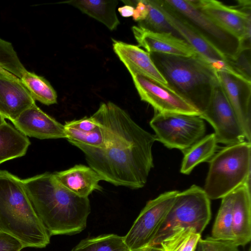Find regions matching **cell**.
Here are the masks:
<instances>
[{
  "label": "cell",
  "mask_w": 251,
  "mask_h": 251,
  "mask_svg": "<svg viewBox=\"0 0 251 251\" xmlns=\"http://www.w3.org/2000/svg\"><path fill=\"white\" fill-rule=\"evenodd\" d=\"M30 202L50 236L72 235L83 230L91 212L88 198L70 192L46 172L23 179Z\"/></svg>",
  "instance_id": "obj_2"
},
{
  "label": "cell",
  "mask_w": 251,
  "mask_h": 251,
  "mask_svg": "<svg viewBox=\"0 0 251 251\" xmlns=\"http://www.w3.org/2000/svg\"><path fill=\"white\" fill-rule=\"evenodd\" d=\"M134 251H162L159 246H146Z\"/></svg>",
  "instance_id": "obj_36"
},
{
  "label": "cell",
  "mask_w": 251,
  "mask_h": 251,
  "mask_svg": "<svg viewBox=\"0 0 251 251\" xmlns=\"http://www.w3.org/2000/svg\"><path fill=\"white\" fill-rule=\"evenodd\" d=\"M92 116L105 131L103 147L71 144L84 153L89 166L101 180L132 189L144 187L154 167L155 135L142 128L112 102L101 103Z\"/></svg>",
  "instance_id": "obj_1"
},
{
  "label": "cell",
  "mask_w": 251,
  "mask_h": 251,
  "mask_svg": "<svg viewBox=\"0 0 251 251\" xmlns=\"http://www.w3.org/2000/svg\"><path fill=\"white\" fill-rule=\"evenodd\" d=\"M113 49L130 74H138L165 85L167 82L151 55L138 46L112 39Z\"/></svg>",
  "instance_id": "obj_18"
},
{
  "label": "cell",
  "mask_w": 251,
  "mask_h": 251,
  "mask_svg": "<svg viewBox=\"0 0 251 251\" xmlns=\"http://www.w3.org/2000/svg\"><path fill=\"white\" fill-rule=\"evenodd\" d=\"M232 232L233 243L245 246L251 240V179L232 192Z\"/></svg>",
  "instance_id": "obj_19"
},
{
  "label": "cell",
  "mask_w": 251,
  "mask_h": 251,
  "mask_svg": "<svg viewBox=\"0 0 251 251\" xmlns=\"http://www.w3.org/2000/svg\"><path fill=\"white\" fill-rule=\"evenodd\" d=\"M150 54L167 85L201 114L203 112L219 84L216 71L198 54L191 56Z\"/></svg>",
  "instance_id": "obj_4"
},
{
  "label": "cell",
  "mask_w": 251,
  "mask_h": 251,
  "mask_svg": "<svg viewBox=\"0 0 251 251\" xmlns=\"http://www.w3.org/2000/svg\"><path fill=\"white\" fill-rule=\"evenodd\" d=\"M233 202L232 192L222 199V202L213 226L211 236L212 238L233 242Z\"/></svg>",
  "instance_id": "obj_24"
},
{
  "label": "cell",
  "mask_w": 251,
  "mask_h": 251,
  "mask_svg": "<svg viewBox=\"0 0 251 251\" xmlns=\"http://www.w3.org/2000/svg\"><path fill=\"white\" fill-rule=\"evenodd\" d=\"M217 142L214 133L204 136L184 151L180 173L189 175L200 163L207 161L214 155Z\"/></svg>",
  "instance_id": "obj_23"
},
{
  "label": "cell",
  "mask_w": 251,
  "mask_h": 251,
  "mask_svg": "<svg viewBox=\"0 0 251 251\" xmlns=\"http://www.w3.org/2000/svg\"><path fill=\"white\" fill-rule=\"evenodd\" d=\"M203 251H239L233 242L217 240L208 237L200 239Z\"/></svg>",
  "instance_id": "obj_31"
},
{
  "label": "cell",
  "mask_w": 251,
  "mask_h": 251,
  "mask_svg": "<svg viewBox=\"0 0 251 251\" xmlns=\"http://www.w3.org/2000/svg\"><path fill=\"white\" fill-rule=\"evenodd\" d=\"M145 1L148 7V14L144 20L138 23L137 26L154 32L171 33L181 38L169 24L155 0Z\"/></svg>",
  "instance_id": "obj_28"
},
{
  "label": "cell",
  "mask_w": 251,
  "mask_h": 251,
  "mask_svg": "<svg viewBox=\"0 0 251 251\" xmlns=\"http://www.w3.org/2000/svg\"><path fill=\"white\" fill-rule=\"evenodd\" d=\"M5 122L4 117L0 114V125L4 123Z\"/></svg>",
  "instance_id": "obj_39"
},
{
  "label": "cell",
  "mask_w": 251,
  "mask_h": 251,
  "mask_svg": "<svg viewBox=\"0 0 251 251\" xmlns=\"http://www.w3.org/2000/svg\"><path fill=\"white\" fill-rule=\"evenodd\" d=\"M199 116L213 126L217 143L228 146L246 141L243 127L220 83Z\"/></svg>",
  "instance_id": "obj_11"
},
{
  "label": "cell",
  "mask_w": 251,
  "mask_h": 251,
  "mask_svg": "<svg viewBox=\"0 0 251 251\" xmlns=\"http://www.w3.org/2000/svg\"><path fill=\"white\" fill-rule=\"evenodd\" d=\"M20 79L35 100L47 105L57 103L56 91L43 77L26 71Z\"/></svg>",
  "instance_id": "obj_25"
},
{
  "label": "cell",
  "mask_w": 251,
  "mask_h": 251,
  "mask_svg": "<svg viewBox=\"0 0 251 251\" xmlns=\"http://www.w3.org/2000/svg\"><path fill=\"white\" fill-rule=\"evenodd\" d=\"M209 162L203 190L210 200L222 199L251 179V142L226 146Z\"/></svg>",
  "instance_id": "obj_5"
},
{
  "label": "cell",
  "mask_w": 251,
  "mask_h": 251,
  "mask_svg": "<svg viewBox=\"0 0 251 251\" xmlns=\"http://www.w3.org/2000/svg\"><path fill=\"white\" fill-rule=\"evenodd\" d=\"M163 0L227 60L234 59L242 51L241 41L214 24L195 6L193 0Z\"/></svg>",
  "instance_id": "obj_8"
},
{
  "label": "cell",
  "mask_w": 251,
  "mask_h": 251,
  "mask_svg": "<svg viewBox=\"0 0 251 251\" xmlns=\"http://www.w3.org/2000/svg\"><path fill=\"white\" fill-rule=\"evenodd\" d=\"M134 7L125 4L124 6L120 7L118 11L120 15L125 18L132 17L134 13Z\"/></svg>",
  "instance_id": "obj_35"
},
{
  "label": "cell",
  "mask_w": 251,
  "mask_h": 251,
  "mask_svg": "<svg viewBox=\"0 0 251 251\" xmlns=\"http://www.w3.org/2000/svg\"><path fill=\"white\" fill-rule=\"evenodd\" d=\"M138 47L149 53L191 56L198 54L184 40L171 33L152 31L138 26L131 28Z\"/></svg>",
  "instance_id": "obj_16"
},
{
  "label": "cell",
  "mask_w": 251,
  "mask_h": 251,
  "mask_svg": "<svg viewBox=\"0 0 251 251\" xmlns=\"http://www.w3.org/2000/svg\"><path fill=\"white\" fill-rule=\"evenodd\" d=\"M56 180L64 188L74 194L83 198L94 191H102L99 185L100 176L90 167L78 164L73 167L53 173Z\"/></svg>",
  "instance_id": "obj_20"
},
{
  "label": "cell",
  "mask_w": 251,
  "mask_h": 251,
  "mask_svg": "<svg viewBox=\"0 0 251 251\" xmlns=\"http://www.w3.org/2000/svg\"><path fill=\"white\" fill-rule=\"evenodd\" d=\"M210 200L203 189L196 185L179 192L159 230L149 246H159L164 239L181 228H193L201 234L211 219Z\"/></svg>",
  "instance_id": "obj_6"
},
{
  "label": "cell",
  "mask_w": 251,
  "mask_h": 251,
  "mask_svg": "<svg viewBox=\"0 0 251 251\" xmlns=\"http://www.w3.org/2000/svg\"><path fill=\"white\" fill-rule=\"evenodd\" d=\"M12 123L27 137L42 140L66 139L64 125L46 114L36 104L22 112Z\"/></svg>",
  "instance_id": "obj_15"
},
{
  "label": "cell",
  "mask_w": 251,
  "mask_h": 251,
  "mask_svg": "<svg viewBox=\"0 0 251 251\" xmlns=\"http://www.w3.org/2000/svg\"><path fill=\"white\" fill-rule=\"evenodd\" d=\"M0 67L19 79L27 71L11 43L0 38Z\"/></svg>",
  "instance_id": "obj_30"
},
{
  "label": "cell",
  "mask_w": 251,
  "mask_h": 251,
  "mask_svg": "<svg viewBox=\"0 0 251 251\" xmlns=\"http://www.w3.org/2000/svg\"><path fill=\"white\" fill-rule=\"evenodd\" d=\"M130 75L141 100L157 113L200 115L195 107L167 85L138 74Z\"/></svg>",
  "instance_id": "obj_12"
},
{
  "label": "cell",
  "mask_w": 251,
  "mask_h": 251,
  "mask_svg": "<svg viewBox=\"0 0 251 251\" xmlns=\"http://www.w3.org/2000/svg\"><path fill=\"white\" fill-rule=\"evenodd\" d=\"M21 80L0 73V114L12 122L25 110L35 104Z\"/></svg>",
  "instance_id": "obj_17"
},
{
  "label": "cell",
  "mask_w": 251,
  "mask_h": 251,
  "mask_svg": "<svg viewBox=\"0 0 251 251\" xmlns=\"http://www.w3.org/2000/svg\"><path fill=\"white\" fill-rule=\"evenodd\" d=\"M150 125L157 141L183 152L202 138L206 130L204 120L196 115L156 113Z\"/></svg>",
  "instance_id": "obj_7"
},
{
  "label": "cell",
  "mask_w": 251,
  "mask_h": 251,
  "mask_svg": "<svg viewBox=\"0 0 251 251\" xmlns=\"http://www.w3.org/2000/svg\"><path fill=\"white\" fill-rule=\"evenodd\" d=\"M64 125L82 131H91L99 126L98 123L92 116L90 117H85L79 120L67 121Z\"/></svg>",
  "instance_id": "obj_33"
},
{
  "label": "cell",
  "mask_w": 251,
  "mask_h": 251,
  "mask_svg": "<svg viewBox=\"0 0 251 251\" xmlns=\"http://www.w3.org/2000/svg\"><path fill=\"white\" fill-rule=\"evenodd\" d=\"M31 142L28 137L5 122L0 125V164L24 156Z\"/></svg>",
  "instance_id": "obj_22"
},
{
  "label": "cell",
  "mask_w": 251,
  "mask_h": 251,
  "mask_svg": "<svg viewBox=\"0 0 251 251\" xmlns=\"http://www.w3.org/2000/svg\"><path fill=\"white\" fill-rule=\"evenodd\" d=\"M23 244L9 234L0 230V251H21Z\"/></svg>",
  "instance_id": "obj_32"
},
{
  "label": "cell",
  "mask_w": 251,
  "mask_h": 251,
  "mask_svg": "<svg viewBox=\"0 0 251 251\" xmlns=\"http://www.w3.org/2000/svg\"><path fill=\"white\" fill-rule=\"evenodd\" d=\"M155 0L169 24L178 35L216 71H226L239 75L234 71L227 58L223 53L168 6L163 0Z\"/></svg>",
  "instance_id": "obj_13"
},
{
  "label": "cell",
  "mask_w": 251,
  "mask_h": 251,
  "mask_svg": "<svg viewBox=\"0 0 251 251\" xmlns=\"http://www.w3.org/2000/svg\"><path fill=\"white\" fill-rule=\"evenodd\" d=\"M126 5H130L134 7L132 16L133 20L137 22H141L147 17L149 9L145 0H122Z\"/></svg>",
  "instance_id": "obj_34"
},
{
  "label": "cell",
  "mask_w": 251,
  "mask_h": 251,
  "mask_svg": "<svg viewBox=\"0 0 251 251\" xmlns=\"http://www.w3.org/2000/svg\"><path fill=\"white\" fill-rule=\"evenodd\" d=\"M0 73L1 74H3V75H8V76H12V77H15L16 76H15L14 75H12V74L5 71L4 70L2 69V68H1L0 67Z\"/></svg>",
  "instance_id": "obj_37"
},
{
  "label": "cell",
  "mask_w": 251,
  "mask_h": 251,
  "mask_svg": "<svg viewBox=\"0 0 251 251\" xmlns=\"http://www.w3.org/2000/svg\"><path fill=\"white\" fill-rule=\"evenodd\" d=\"M193 2L214 24L238 38L243 49H251V5L232 6L215 0Z\"/></svg>",
  "instance_id": "obj_10"
},
{
  "label": "cell",
  "mask_w": 251,
  "mask_h": 251,
  "mask_svg": "<svg viewBox=\"0 0 251 251\" xmlns=\"http://www.w3.org/2000/svg\"><path fill=\"white\" fill-rule=\"evenodd\" d=\"M201 234L193 228H181L174 231L160 244L162 251H196Z\"/></svg>",
  "instance_id": "obj_26"
},
{
  "label": "cell",
  "mask_w": 251,
  "mask_h": 251,
  "mask_svg": "<svg viewBox=\"0 0 251 251\" xmlns=\"http://www.w3.org/2000/svg\"><path fill=\"white\" fill-rule=\"evenodd\" d=\"M220 84L244 130L251 139V80L226 71H216Z\"/></svg>",
  "instance_id": "obj_14"
},
{
  "label": "cell",
  "mask_w": 251,
  "mask_h": 251,
  "mask_svg": "<svg viewBox=\"0 0 251 251\" xmlns=\"http://www.w3.org/2000/svg\"><path fill=\"white\" fill-rule=\"evenodd\" d=\"M71 251H130L123 236L115 234L99 235L81 240Z\"/></svg>",
  "instance_id": "obj_27"
},
{
  "label": "cell",
  "mask_w": 251,
  "mask_h": 251,
  "mask_svg": "<svg viewBox=\"0 0 251 251\" xmlns=\"http://www.w3.org/2000/svg\"><path fill=\"white\" fill-rule=\"evenodd\" d=\"M177 190L164 192L148 201L124 240L130 251L149 246L154 238L171 209Z\"/></svg>",
  "instance_id": "obj_9"
},
{
  "label": "cell",
  "mask_w": 251,
  "mask_h": 251,
  "mask_svg": "<svg viewBox=\"0 0 251 251\" xmlns=\"http://www.w3.org/2000/svg\"><path fill=\"white\" fill-rule=\"evenodd\" d=\"M0 230L19 240L25 248H44L50 235L36 214L23 179L0 170Z\"/></svg>",
  "instance_id": "obj_3"
},
{
  "label": "cell",
  "mask_w": 251,
  "mask_h": 251,
  "mask_svg": "<svg viewBox=\"0 0 251 251\" xmlns=\"http://www.w3.org/2000/svg\"><path fill=\"white\" fill-rule=\"evenodd\" d=\"M196 251H203L202 246H201V243L200 242V240L199 241V242L198 243Z\"/></svg>",
  "instance_id": "obj_38"
},
{
  "label": "cell",
  "mask_w": 251,
  "mask_h": 251,
  "mask_svg": "<svg viewBox=\"0 0 251 251\" xmlns=\"http://www.w3.org/2000/svg\"><path fill=\"white\" fill-rule=\"evenodd\" d=\"M63 3L77 8L103 24L110 30H115L120 24L116 12L118 3L117 0H75Z\"/></svg>",
  "instance_id": "obj_21"
},
{
  "label": "cell",
  "mask_w": 251,
  "mask_h": 251,
  "mask_svg": "<svg viewBox=\"0 0 251 251\" xmlns=\"http://www.w3.org/2000/svg\"><path fill=\"white\" fill-rule=\"evenodd\" d=\"M98 125L99 126L91 131H82L64 126L66 139L70 143H78L101 148L104 146L105 133L103 127L99 124Z\"/></svg>",
  "instance_id": "obj_29"
}]
</instances>
